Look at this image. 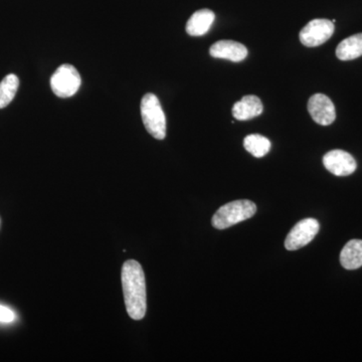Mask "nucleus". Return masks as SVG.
I'll use <instances>...</instances> for the list:
<instances>
[{"label": "nucleus", "mask_w": 362, "mask_h": 362, "mask_svg": "<svg viewBox=\"0 0 362 362\" xmlns=\"http://www.w3.org/2000/svg\"><path fill=\"white\" fill-rule=\"evenodd\" d=\"M121 277L128 315L133 320H141L147 310L146 283L141 265L134 259L126 261Z\"/></svg>", "instance_id": "nucleus-1"}, {"label": "nucleus", "mask_w": 362, "mask_h": 362, "mask_svg": "<svg viewBox=\"0 0 362 362\" xmlns=\"http://www.w3.org/2000/svg\"><path fill=\"white\" fill-rule=\"evenodd\" d=\"M257 206L254 202L242 199L223 204L216 211L211 218L214 228L226 230L230 226L249 220L256 214Z\"/></svg>", "instance_id": "nucleus-2"}, {"label": "nucleus", "mask_w": 362, "mask_h": 362, "mask_svg": "<svg viewBox=\"0 0 362 362\" xmlns=\"http://www.w3.org/2000/svg\"><path fill=\"white\" fill-rule=\"evenodd\" d=\"M140 109L143 124L149 134L157 140H163L166 136V118L158 98L151 93L145 95Z\"/></svg>", "instance_id": "nucleus-3"}, {"label": "nucleus", "mask_w": 362, "mask_h": 362, "mask_svg": "<svg viewBox=\"0 0 362 362\" xmlns=\"http://www.w3.org/2000/svg\"><path fill=\"white\" fill-rule=\"evenodd\" d=\"M82 78L75 66L62 65L51 78V87L54 95L59 98L74 96L80 89Z\"/></svg>", "instance_id": "nucleus-4"}, {"label": "nucleus", "mask_w": 362, "mask_h": 362, "mask_svg": "<svg viewBox=\"0 0 362 362\" xmlns=\"http://www.w3.org/2000/svg\"><path fill=\"white\" fill-rule=\"evenodd\" d=\"M318 221L314 218H305L295 225L285 240V247L288 251H296L311 243L319 232Z\"/></svg>", "instance_id": "nucleus-5"}, {"label": "nucleus", "mask_w": 362, "mask_h": 362, "mask_svg": "<svg viewBox=\"0 0 362 362\" xmlns=\"http://www.w3.org/2000/svg\"><path fill=\"white\" fill-rule=\"evenodd\" d=\"M333 33L334 23L332 21L317 18L304 26L299 37L305 47H315L327 42L332 37Z\"/></svg>", "instance_id": "nucleus-6"}, {"label": "nucleus", "mask_w": 362, "mask_h": 362, "mask_svg": "<svg viewBox=\"0 0 362 362\" xmlns=\"http://www.w3.org/2000/svg\"><path fill=\"white\" fill-rule=\"evenodd\" d=\"M323 164L329 173L337 176H349L356 170V159L349 152L335 149L323 157Z\"/></svg>", "instance_id": "nucleus-7"}, {"label": "nucleus", "mask_w": 362, "mask_h": 362, "mask_svg": "<svg viewBox=\"0 0 362 362\" xmlns=\"http://www.w3.org/2000/svg\"><path fill=\"white\" fill-rule=\"evenodd\" d=\"M308 112L319 125H330L337 119L334 104L324 94H315L309 99Z\"/></svg>", "instance_id": "nucleus-8"}, {"label": "nucleus", "mask_w": 362, "mask_h": 362, "mask_svg": "<svg viewBox=\"0 0 362 362\" xmlns=\"http://www.w3.org/2000/svg\"><path fill=\"white\" fill-rule=\"evenodd\" d=\"M209 54L216 59H228L239 63L247 56V49L244 45L235 40H220L211 45Z\"/></svg>", "instance_id": "nucleus-9"}, {"label": "nucleus", "mask_w": 362, "mask_h": 362, "mask_svg": "<svg viewBox=\"0 0 362 362\" xmlns=\"http://www.w3.org/2000/svg\"><path fill=\"white\" fill-rule=\"evenodd\" d=\"M263 110V104L259 98L249 95L233 105V115L237 120L247 121L261 115Z\"/></svg>", "instance_id": "nucleus-10"}, {"label": "nucleus", "mask_w": 362, "mask_h": 362, "mask_svg": "<svg viewBox=\"0 0 362 362\" xmlns=\"http://www.w3.org/2000/svg\"><path fill=\"white\" fill-rule=\"evenodd\" d=\"M216 16L209 9H201L190 16L187 23V32L192 37L206 35L213 25Z\"/></svg>", "instance_id": "nucleus-11"}, {"label": "nucleus", "mask_w": 362, "mask_h": 362, "mask_svg": "<svg viewBox=\"0 0 362 362\" xmlns=\"http://www.w3.org/2000/svg\"><path fill=\"white\" fill-rule=\"evenodd\" d=\"M340 263L346 270H356L362 267V240H351L343 247Z\"/></svg>", "instance_id": "nucleus-12"}, {"label": "nucleus", "mask_w": 362, "mask_h": 362, "mask_svg": "<svg viewBox=\"0 0 362 362\" xmlns=\"http://www.w3.org/2000/svg\"><path fill=\"white\" fill-rule=\"evenodd\" d=\"M362 56V33L343 40L337 49V57L341 61H351Z\"/></svg>", "instance_id": "nucleus-13"}, {"label": "nucleus", "mask_w": 362, "mask_h": 362, "mask_svg": "<svg viewBox=\"0 0 362 362\" xmlns=\"http://www.w3.org/2000/svg\"><path fill=\"white\" fill-rule=\"evenodd\" d=\"M20 80L14 74L7 75L0 83V109L6 108L16 97Z\"/></svg>", "instance_id": "nucleus-14"}, {"label": "nucleus", "mask_w": 362, "mask_h": 362, "mask_svg": "<svg viewBox=\"0 0 362 362\" xmlns=\"http://www.w3.org/2000/svg\"><path fill=\"white\" fill-rule=\"evenodd\" d=\"M244 146L252 156L261 158L270 151L271 142L269 141L268 138L264 137V136L251 134L245 138Z\"/></svg>", "instance_id": "nucleus-15"}, {"label": "nucleus", "mask_w": 362, "mask_h": 362, "mask_svg": "<svg viewBox=\"0 0 362 362\" xmlns=\"http://www.w3.org/2000/svg\"><path fill=\"white\" fill-rule=\"evenodd\" d=\"M16 319V314L11 309L0 305V322L11 323Z\"/></svg>", "instance_id": "nucleus-16"}]
</instances>
